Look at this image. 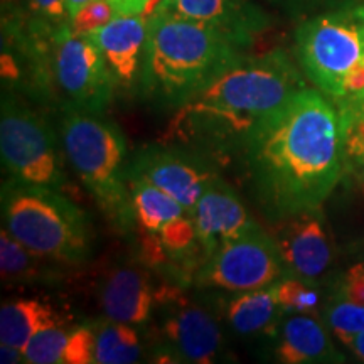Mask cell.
<instances>
[{"instance_id": "cell-1", "label": "cell", "mask_w": 364, "mask_h": 364, "mask_svg": "<svg viewBox=\"0 0 364 364\" xmlns=\"http://www.w3.org/2000/svg\"><path fill=\"white\" fill-rule=\"evenodd\" d=\"M236 154L267 220L321 209L346 172L338 107L318 90H300L263 118Z\"/></svg>"}, {"instance_id": "cell-2", "label": "cell", "mask_w": 364, "mask_h": 364, "mask_svg": "<svg viewBox=\"0 0 364 364\" xmlns=\"http://www.w3.org/2000/svg\"><path fill=\"white\" fill-rule=\"evenodd\" d=\"M306 81L282 49L240 58L206 88L176 108L166 132L174 145L209 154L236 152L263 118L280 110Z\"/></svg>"}, {"instance_id": "cell-3", "label": "cell", "mask_w": 364, "mask_h": 364, "mask_svg": "<svg viewBox=\"0 0 364 364\" xmlns=\"http://www.w3.org/2000/svg\"><path fill=\"white\" fill-rule=\"evenodd\" d=\"M147 19L140 90L156 107L176 110L245 56L247 48L218 27L161 7Z\"/></svg>"}, {"instance_id": "cell-4", "label": "cell", "mask_w": 364, "mask_h": 364, "mask_svg": "<svg viewBox=\"0 0 364 364\" xmlns=\"http://www.w3.org/2000/svg\"><path fill=\"white\" fill-rule=\"evenodd\" d=\"M61 136L66 159L107 220L124 233L134 230L129 154L118 127L95 113L68 108Z\"/></svg>"}, {"instance_id": "cell-5", "label": "cell", "mask_w": 364, "mask_h": 364, "mask_svg": "<svg viewBox=\"0 0 364 364\" xmlns=\"http://www.w3.org/2000/svg\"><path fill=\"white\" fill-rule=\"evenodd\" d=\"M0 201L2 226L27 250L53 263L88 260L93 243L88 218L63 191L9 177Z\"/></svg>"}, {"instance_id": "cell-6", "label": "cell", "mask_w": 364, "mask_h": 364, "mask_svg": "<svg viewBox=\"0 0 364 364\" xmlns=\"http://www.w3.org/2000/svg\"><path fill=\"white\" fill-rule=\"evenodd\" d=\"M295 54L307 80L341 102L364 68V7L344 6L304 21L295 31Z\"/></svg>"}, {"instance_id": "cell-7", "label": "cell", "mask_w": 364, "mask_h": 364, "mask_svg": "<svg viewBox=\"0 0 364 364\" xmlns=\"http://www.w3.org/2000/svg\"><path fill=\"white\" fill-rule=\"evenodd\" d=\"M0 154L11 179L63 191L66 176L56 135L43 118L12 97H2Z\"/></svg>"}, {"instance_id": "cell-8", "label": "cell", "mask_w": 364, "mask_h": 364, "mask_svg": "<svg viewBox=\"0 0 364 364\" xmlns=\"http://www.w3.org/2000/svg\"><path fill=\"white\" fill-rule=\"evenodd\" d=\"M275 240L262 226L248 231L206 258L194 282L206 289L231 294L267 289L289 277Z\"/></svg>"}, {"instance_id": "cell-9", "label": "cell", "mask_w": 364, "mask_h": 364, "mask_svg": "<svg viewBox=\"0 0 364 364\" xmlns=\"http://www.w3.org/2000/svg\"><path fill=\"white\" fill-rule=\"evenodd\" d=\"M156 356L171 363H215L221 351V329L208 307L186 297L177 289L156 292Z\"/></svg>"}, {"instance_id": "cell-10", "label": "cell", "mask_w": 364, "mask_h": 364, "mask_svg": "<svg viewBox=\"0 0 364 364\" xmlns=\"http://www.w3.org/2000/svg\"><path fill=\"white\" fill-rule=\"evenodd\" d=\"M56 78L70 108L100 115L108 107L115 88L110 68L88 36L65 26L56 41Z\"/></svg>"}, {"instance_id": "cell-11", "label": "cell", "mask_w": 364, "mask_h": 364, "mask_svg": "<svg viewBox=\"0 0 364 364\" xmlns=\"http://www.w3.org/2000/svg\"><path fill=\"white\" fill-rule=\"evenodd\" d=\"M129 176L144 177L193 211L203 194L220 179L209 159L181 145H150L129 161Z\"/></svg>"}, {"instance_id": "cell-12", "label": "cell", "mask_w": 364, "mask_h": 364, "mask_svg": "<svg viewBox=\"0 0 364 364\" xmlns=\"http://www.w3.org/2000/svg\"><path fill=\"white\" fill-rule=\"evenodd\" d=\"M290 275L316 282L332 262V245L321 209L272 221L268 231Z\"/></svg>"}, {"instance_id": "cell-13", "label": "cell", "mask_w": 364, "mask_h": 364, "mask_svg": "<svg viewBox=\"0 0 364 364\" xmlns=\"http://www.w3.org/2000/svg\"><path fill=\"white\" fill-rule=\"evenodd\" d=\"M193 220L206 258L223 245L260 226L250 216L236 191L221 179H218L196 204Z\"/></svg>"}, {"instance_id": "cell-14", "label": "cell", "mask_w": 364, "mask_h": 364, "mask_svg": "<svg viewBox=\"0 0 364 364\" xmlns=\"http://www.w3.org/2000/svg\"><path fill=\"white\" fill-rule=\"evenodd\" d=\"M98 299L107 318L142 326L152 317L156 292L142 265L122 262L108 268L102 277Z\"/></svg>"}, {"instance_id": "cell-15", "label": "cell", "mask_w": 364, "mask_h": 364, "mask_svg": "<svg viewBox=\"0 0 364 364\" xmlns=\"http://www.w3.org/2000/svg\"><path fill=\"white\" fill-rule=\"evenodd\" d=\"M147 16H117L107 26L86 34L97 44L115 83L130 88L142 71L147 44Z\"/></svg>"}, {"instance_id": "cell-16", "label": "cell", "mask_w": 364, "mask_h": 364, "mask_svg": "<svg viewBox=\"0 0 364 364\" xmlns=\"http://www.w3.org/2000/svg\"><path fill=\"white\" fill-rule=\"evenodd\" d=\"M156 7L218 27L245 48L267 27L265 14L252 0H159Z\"/></svg>"}, {"instance_id": "cell-17", "label": "cell", "mask_w": 364, "mask_h": 364, "mask_svg": "<svg viewBox=\"0 0 364 364\" xmlns=\"http://www.w3.org/2000/svg\"><path fill=\"white\" fill-rule=\"evenodd\" d=\"M275 359L284 364L344 361L324 327L307 314H289L285 318L277 341Z\"/></svg>"}, {"instance_id": "cell-18", "label": "cell", "mask_w": 364, "mask_h": 364, "mask_svg": "<svg viewBox=\"0 0 364 364\" xmlns=\"http://www.w3.org/2000/svg\"><path fill=\"white\" fill-rule=\"evenodd\" d=\"M54 324H61V317L43 300H7L0 307V343L24 349L36 332Z\"/></svg>"}, {"instance_id": "cell-19", "label": "cell", "mask_w": 364, "mask_h": 364, "mask_svg": "<svg viewBox=\"0 0 364 364\" xmlns=\"http://www.w3.org/2000/svg\"><path fill=\"white\" fill-rule=\"evenodd\" d=\"M279 312L282 311L272 285L236 294L226 306V321L236 334L253 336L270 329Z\"/></svg>"}, {"instance_id": "cell-20", "label": "cell", "mask_w": 364, "mask_h": 364, "mask_svg": "<svg viewBox=\"0 0 364 364\" xmlns=\"http://www.w3.org/2000/svg\"><path fill=\"white\" fill-rule=\"evenodd\" d=\"M135 220L145 233H159L164 226L189 215L179 201L144 177L129 176Z\"/></svg>"}, {"instance_id": "cell-21", "label": "cell", "mask_w": 364, "mask_h": 364, "mask_svg": "<svg viewBox=\"0 0 364 364\" xmlns=\"http://www.w3.org/2000/svg\"><path fill=\"white\" fill-rule=\"evenodd\" d=\"M51 260L39 257L27 250L2 226L0 231V273L4 282L17 284H36L49 282L56 277L54 268L48 263Z\"/></svg>"}, {"instance_id": "cell-22", "label": "cell", "mask_w": 364, "mask_h": 364, "mask_svg": "<svg viewBox=\"0 0 364 364\" xmlns=\"http://www.w3.org/2000/svg\"><path fill=\"white\" fill-rule=\"evenodd\" d=\"M95 334H97L95 359L98 364H132L140 361L142 339L132 324L107 318L95 326Z\"/></svg>"}, {"instance_id": "cell-23", "label": "cell", "mask_w": 364, "mask_h": 364, "mask_svg": "<svg viewBox=\"0 0 364 364\" xmlns=\"http://www.w3.org/2000/svg\"><path fill=\"white\" fill-rule=\"evenodd\" d=\"M273 289L282 314H307V316L317 314L321 295L314 280L289 275L277 282Z\"/></svg>"}, {"instance_id": "cell-24", "label": "cell", "mask_w": 364, "mask_h": 364, "mask_svg": "<svg viewBox=\"0 0 364 364\" xmlns=\"http://www.w3.org/2000/svg\"><path fill=\"white\" fill-rule=\"evenodd\" d=\"M68 338H70V331H66L61 324L43 327L26 344V363L63 364Z\"/></svg>"}, {"instance_id": "cell-25", "label": "cell", "mask_w": 364, "mask_h": 364, "mask_svg": "<svg viewBox=\"0 0 364 364\" xmlns=\"http://www.w3.org/2000/svg\"><path fill=\"white\" fill-rule=\"evenodd\" d=\"M157 235L161 238L164 252H166L167 257L182 258L196 247L203 248L201 241L198 238L194 220L191 215H186L179 218V220L169 223Z\"/></svg>"}, {"instance_id": "cell-26", "label": "cell", "mask_w": 364, "mask_h": 364, "mask_svg": "<svg viewBox=\"0 0 364 364\" xmlns=\"http://www.w3.org/2000/svg\"><path fill=\"white\" fill-rule=\"evenodd\" d=\"M326 318L336 338L344 344L351 336L364 331V306L339 297L327 307Z\"/></svg>"}, {"instance_id": "cell-27", "label": "cell", "mask_w": 364, "mask_h": 364, "mask_svg": "<svg viewBox=\"0 0 364 364\" xmlns=\"http://www.w3.org/2000/svg\"><path fill=\"white\" fill-rule=\"evenodd\" d=\"M95 353H97L95 327L78 326L70 331L63 364H93L97 363Z\"/></svg>"}, {"instance_id": "cell-28", "label": "cell", "mask_w": 364, "mask_h": 364, "mask_svg": "<svg viewBox=\"0 0 364 364\" xmlns=\"http://www.w3.org/2000/svg\"><path fill=\"white\" fill-rule=\"evenodd\" d=\"M117 16L110 0H93L88 6L80 9L70 19V27L76 34H90L100 27L107 26Z\"/></svg>"}, {"instance_id": "cell-29", "label": "cell", "mask_w": 364, "mask_h": 364, "mask_svg": "<svg viewBox=\"0 0 364 364\" xmlns=\"http://www.w3.org/2000/svg\"><path fill=\"white\" fill-rule=\"evenodd\" d=\"M339 297L364 306V262L349 268L348 273H346Z\"/></svg>"}, {"instance_id": "cell-30", "label": "cell", "mask_w": 364, "mask_h": 364, "mask_svg": "<svg viewBox=\"0 0 364 364\" xmlns=\"http://www.w3.org/2000/svg\"><path fill=\"white\" fill-rule=\"evenodd\" d=\"M31 7L39 16L53 22H63V19H66V17L70 19L65 0H31Z\"/></svg>"}, {"instance_id": "cell-31", "label": "cell", "mask_w": 364, "mask_h": 364, "mask_svg": "<svg viewBox=\"0 0 364 364\" xmlns=\"http://www.w3.org/2000/svg\"><path fill=\"white\" fill-rule=\"evenodd\" d=\"M118 16H149L159 0H110Z\"/></svg>"}, {"instance_id": "cell-32", "label": "cell", "mask_w": 364, "mask_h": 364, "mask_svg": "<svg viewBox=\"0 0 364 364\" xmlns=\"http://www.w3.org/2000/svg\"><path fill=\"white\" fill-rule=\"evenodd\" d=\"M0 363L2 364L26 363L24 349L16 348V346H12V344L0 343Z\"/></svg>"}, {"instance_id": "cell-33", "label": "cell", "mask_w": 364, "mask_h": 364, "mask_svg": "<svg viewBox=\"0 0 364 364\" xmlns=\"http://www.w3.org/2000/svg\"><path fill=\"white\" fill-rule=\"evenodd\" d=\"M344 344L348 346V348L351 349L359 359H361V361H364V331L351 336V338L346 341Z\"/></svg>"}, {"instance_id": "cell-34", "label": "cell", "mask_w": 364, "mask_h": 364, "mask_svg": "<svg viewBox=\"0 0 364 364\" xmlns=\"http://www.w3.org/2000/svg\"><path fill=\"white\" fill-rule=\"evenodd\" d=\"M66 2V11H68V16H70V19L73 16H75L76 12L80 11V9H83L85 6H88L90 2H93V0H65Z\"/></svg>"}, {"instance_id": "cell-35", "label": "cell", "mask_w": 364, "mask_h": 364, "mask_svg": "<svg viewBox=\"0 0 364 364\" xmlns=\"http://www.w3.org/2000/svg\"><path fill=\"white\" fill-rule=\"evenodd\" d=\"M348 174L351 176L354 181H356V184L359 186V188H364V164L363 166L356 167V169L348 171Z\"/></svg>"}, {"instance_id": "cell-36", "label": "cell", "mask_w": 364, "mask_h": 364, "mask_svg": "<svg viewBox=\"0 0 364 364\" xmlns=\"http://www.w3.org/2000/svg\"><path fill=\"white\" fill-rule=\"evenodd\" d=\"M359 189H361V193H363V196H364V188H359Z\"/></svg>"}, {"instance_id": "cell-37", "label": "cell", "mask_w": 364, "mask_h": 364, "mask_svg": "<svg viewBox=\"0 0 364 364\" xmlns=\"http://www.w3.org/2000/svg\"><path fill=\"white\" fill-rule=\"evenodd\" d=\"M363 7H364V4H363Z\"/></svg>"}]
</instances>
